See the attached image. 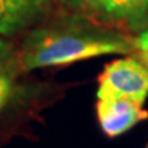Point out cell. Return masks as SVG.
Listing matches in <instances>:
<instances>
[{"instance_id":"2","label":"cell","mask_w":148,"mask_h":148,"mask_svg":"<svg viewBox=\"0 0 148 148\" xmlns=\"http://www.w3.org/2000/svg\"><path fill=\"white\" fill-rule=\"evenodd\" d=\"M56 3L68 14L127 35L136 36L148 27V0H56Z\"/></svg>"},{"instance_id":"6","label":"cell","mask_w":148,"mask_h":148,"mask_svg":"<svg viewBox=\"0 0 148 148\" xmlns=\"http://www.w3.org/2000/svg\"><path fill=\"white\" fill-rule=\"evenodd\" d=\"M14 91V74L5 65V62L0 64V110L5 107Z\"/></svg>"},{"instance_id":"3","label":"cell","mask_w":148,"mask_h":148,"mask_svg":"<svg viewBox=\"0 0 148 148\" xmlns=\"http://www.w3.org/2000/svg\"><path fill=\"white\" fill-rule=\"evenodd\" d=\"M103 98H125L144 106L148 98V65L133 55L109 62L98 76L97 100Z\"/></svg>"},{"instance_id":"9","label":"cell","mask_w":148,"mask_h":148,"mask_svg":"<svg viewBox=\"0 0 148 148\" xmlns=\"http://www.w3.org/2000/svg\"><path fill=\"white\" fill-rule=\"evenodd\" d=\"M145 148H148V145H147V147H145Z\"/></svg>"},{"instance_id":"5","label":"cell","mask_w":148,"mask_h":148,"mask_svg":"<svg viewBox=\"0 0 148 148\" xmlns=\"http://www.w3.org/2000/svg\"><path fill=\"white\" fill-rule=\"evenodd\" d=\"M49 8L50 0H0V35L9 38L32 29Z\"/></svg>"},{"instance_id":"7","label":"cell","mask_w":148,"mask_h":148,"mask_svg":"<svg viewBox=\"0 0 148 148\" xmlns=\"http://www.w3.org/2000/svg\"><path fill=\"white\" fill-rule=\"evenodd\" d=\"M133 44L136 56H139L148 65V27L144 32H140L139 35L133 36Z\"/></svg>"},{"instance_id":"4","label":"cell","mask_w":148,"mask_h":148,"mask_svg":"<svg viewBox=\"0 0 148 148\" xmlns=\"http://www.w3.org/2000/svg\"><path fill=\"white\" fill-rule=\"evenodd\" d=\"M101 132L109 138H118L148 118V110L125 98H103L95 104Z\"/></svg>"},{"instance_id":"1","label":"cell","mask_w":148,"mask_h":148,"mask_svg":"<svg viewBox=\"0 0 148 148\" xmlns=\"http://www.w3.org/2000/svg\"><path fill=\"white\" fill-rule=\"evenodd\" d=\"M134 53L133 38L119 30L68 14L26 33L18 50V66L33 71L64 66L107 55Z\"/></svg>"},{"instance_id":"8","label":"cell","mask_w":148,"mask_h":148,"mask_svg":"<svg viewBox=\"0 0 148 148\" xmlns=\"http://www.w3.org/2000/svg\"><path fill=\"white\" fill-rule=\"evenodd\" d=\"M9 56H11V47L5 41V36L0 35V64L5 62Z\"/></svg>"}]
</instances>
